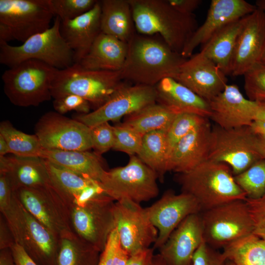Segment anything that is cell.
<instances>
[{
	"label": "cell",
	"mask_w": 265,
	"mask_h": 265,
	"mask_svg": "<svg viewBox=\"0 0 265 265\" xmlns=\"http://www.w3.org/2000/svg\"><path fill=\"white\" fill-rule=\"evenodd\" d=\"M35 132L43 149L85 151L92 148L91 128L56 111L42 115Z\"/></svg>",
	"instance_id": "4fadbf2b"
},
{
	"label": "cell",
	"mask_w": 265,
	"mask_h": 265,
	"mask_svg": "<svg viewBox=\"0 0 265 265\" xmlns=\"http://www.w3.org/2000/svg\"><path fill=\"white\" fill-rule=\"evenodd\" d=\"M121 72L86 70L74 63L58 70L52 85L54 99L69 94L86 100L94 110L104 105L122 82Z\"/></svg>",
	"instance_id": "8992f818"
},
{
	"label": "cell",
	"mask_w": 265,
	"mask_h": 265,
	"mask_svg": "<svg viewBox=\"0 0 265 265\" xmlns=\"http://www.w3.org/2000/svg\"><path fill=\"white\" fill-rule=\"evenodd\" d=\"M127 48V43L101 32L88 53L77 64L86 70L121 71Z\"/></svg>",
	"instance_id": "83f0119b"
},
{
	"label": "cell",
	"mask_w": 265,
	"mask_h": 265,
	"mask_svg": "<svg viewBox=\"0 0 265 265\" xmlns=\"http://www.w3.org/2000/svg\"><path fill=\"white\" fill-rule=\"evenodd\" d=\"M58 70L37 60L20 63L3 73L4 93L15 106H38L52 99V85Z\"/></svg>",
	"instance_id": "5b68a950"
},
{
	"label": "cell",
	"mask_w": 265,
	"mask_h": 265,
	"mask_svg": "<svg viewBox=\"0 0 265 265\" xmlns=\"http://www.w3.org/2000/svg\"><path fill=\"white\" fill-rule=\"evenodd\" d=\"M255 6L260 10L265 12V0H258L255 2Z\"/></svg>",
	"instance_id": "94428289"
},
{
	"label": "cell",
	"mask_w": 265,
	"mask_h": 265,
	"mask_svg": "<svg viewBox=\"0 0 265 265\" xmlns=\"http://www.w3.org/2000/svg\"><path fill=\"white\" fill-rule=\"evenodd\" d=\"M226 76L200 52L183 63L176 80L209 102L228 84Z\"/></svg>",
	"instance_id": "ac0fdd59"
},
{
	"label": "cell",
	"mask_w": 265,
	"mask_h": 265,
	"mask_svg": "<svg viewBox=\"0 0 265 265\" xmlns=\"http://www.w3.org/2000/svg\"><path fill=\"white\" fill-rule=\"evenodd\" d=\"M120 245L118 234L115 228L110 233L104 250L101 252L98 265H112L117 250Z\"/></svg>",
	"instance_id": "bcb514c9"
},
{
	"label": "cell",
	"mask_w": 265,
	"mask_h": 265,
	"mask_svg": "<svg viewBox=\"0 0 265 265\" xmlns=\"http://www.w3.org/2000/svg\"><path fill=\"white\" fill-rule=\"evenodd\" d=\"M13 193L28 212L56 237L74 232L70 207L54 185L44 189L20 187Z\"/></svg>",
	"instance_id": "8fae6325"
},
{
	"label": "cell",
	"mask_w": 265,
	"mask_h": 265,
	"mask_svg": "<svg viewBox=\"0 0 265 265\" xmlns=\"http://www.w3.org/2000/svg\"><path fill=\"white\" fill-rule=\"evenodd\" d=\"M13 190L7 176L0 172V211L8 209L13 198Z\"/></svg>",
	"instance_id": "7dc6e473"
},
{
	"label": "cell",
	"mask_w": 265,
	"mask_h": 265,
	"mask_svg": "<svg viewBox=\"0 0 265 265\" xmlns=\"http://www.w3.org/2000/svg\"><path fill=\"white\" fill-rule=\"evenodd\" d=\"M234 176L247 198L257 199L265 194V159H258L246 170Z\"/></svg>",
	"instance_id": "8d00e7d4"
},
{
	"label": "cell",
	"mask_w": 265,
	"mask_h": 265,
	"mask_svg": "<svg viewBox=\"0 0 265 265\" xmlns=\"http://www.w3.org/2000/svg\"><path fill=\"white\" fill-rule=\"evenodd\" d=\"M177 10L186 14H193L202 2L201 0H167Z\"/></svg>",
	"instance_id": "681fc988"
},
{
	"label": "cell",
	"mask_w": 265,
	"mask_h": 265,
	"mask_svg": "<svg viewBox=\"0 0 265 265\" xmlns=\"http://www.w3.org/2000/svg\"><path fill=\"white\" fill-rule=\"evenodd\" d=\"M61 20L56 17L53 25L41 33L32 36L19 46L0 42V62L13 67L28 60L42 61L58 70L75 63L74 53L60 31Z\"/></svg>",
	"instance_id": "277c9868"
},
{
	"label": "cell",
	"mask_w": 265,
	"mask_h": 265,
	"mask_svg": "<svg viewBox=\"0 0 265 265\" xmlns=\"http://www.w3.org/2000/svg\"><path fill=\"white\" fill-rule=\"evenodd\" d=\"M0 213L5 218L15 242L38 265H56L59 238L29 213L14 194L9 208Z\"/></svg>",
	"instance_id": "52a82bcc"
},
{
	"label": "cell",
	"mask_w": 265,
	"mask_h": 265,
	"mask_svg": "<svg viewBox=\"0 0 265 265\" xmlns=\"http://www.w3.org/2000/svg\"><path fill=\"white\" fill-rule=\"evenodd\" d=\"M209 103L210 118L223 129L250 126L256 120L258 102L246 98L236 84H227Z\"/></svg>",
	"instance_id": "d6986e66"
},
{
	"label": "cell",
	"mask_w": 265,
	"mask_h": 265,
	"mask_svg": "<svg viewBox=\"0 0 265 265\" xmlns=\"http://www.w3.org/2000/svg\"><path fill=\"white\" fill-rule=\"evenodd\" d=\"M10 154L9 146L4 138L0 134V157Z\"/></svg>",
	"instance_id": "6f0895ef"
},
{
	"label": "cell",
	"mask_w": 265,
	"mask_h": 265,
	"mask_svg": "<svg viewBox=\"0 0 265 265\" xmlns=\"http://www.w3.org/2000/svg\"><path fill=\"white\" fill-rule=\"evenodd\" d=\"M0 134L6 140L10 154L21 158H40L43 148L35 134L19 131L8 121L0 123Z\"/></svg>",
	"instance_id": "d590c367"
},
{
	"label": "cell",
	"mask_w": 265,
	"mask_h": 265,
	"mask_svg": "<svg viewBox=\"0 0 265 265\" xmlns=\"http://www.w3.org/2000/svg\"><path fill=\"white\" fill-rule=\"evenodd\" d=\"M155 86L122 82L102 106L87 114H78L74 119L90 128L100 124L119 120L157 102Z\"/></svg>",
	"instance_id": "7c38bea8"
},
{
	"label": "cell",
	"mask_w": 265,
	"mask_h": 265,
	"mask_svg": "<svg viewBox=\"0 0 265 265\" xmlns=\"http://www.w3.org/2000/svg\"><path fill=\"white\" fill-rule=\"evenodd\" d=\"M40 158L98 182L106 170L101 156L94 152L43 149Z\"/></svg>",
	"instance_id": "f546056e"
},
{
	"label": "cell",
	"mask_w": 265,
	"mask_h": 265,
	"mask_svg": "<svg viewBox=\"0 0 265 265\" xmlns=\"http://www.w3.org/2000/svg\"><path fill=\"white\" fill-rule=\"evenodd\" d=\"M208 118L190 113L177 114L166 133L168 158L177 143L191 131L208 121Z\"/></svg>",
	"instance_id": "74e56055"
},
{
	"label": "cell",
	"mask_w": 265,
	"mask_h": 265,
	"mask_svg": "<svg viewBox=\"0 0 265 265\" xmlns=\"http://www.w3.org/2000/svg\"><path fill=\"white\" fill-rule=\"evenodd\" d=\"M177 114L157 102L127 116L121 124L142 135L160 131L166 132Z\"/></svg>",
	"instance_id": "1f68e13d"
},
{
	"label": "cell",
	"mask_w": 265,
	"mask_h": 265,
	"mask_svg": "<svg viewBox=\"0 0 265 265\" xmlns=\"http://www.w3.org/2000/svg\"><path fill=\"white\" fill-rule=\"evenodd\" d=\"M148 215L158 231L153 248L159 249L172 232L187 216L201 212L196 200L189 194L165 191L161 197L145 208Z\"/></svg>",
	"instance_id": "e0dca14e"
},
{
	"label": "cell",
	"mask_w": 265,
	"mask_h": 265,
	"mask_svg": "<svg viewBox=\"0 0 265 265\" xmlns=\"http://www.w3.org/2000/svg\"><path fill=\"white\" fill-rule=\"evenodd\" d=\"M16 243L12 233L2 214L0 216V250L10 248Z\"/></svg>",
	"instance_id": "c3c4849f"
},
{
	"label": "cell",
	"mask_w": 265,
	"mask_h": 265,
	"mask_svg": "<svg viewBox=\"0 0 265 265\" xmlns=\"http://www.w3.org/2000/svg\"><path fill=\"white\" fill-rule=\"evenodd\" d=\"M96 0H46L47 5L61 21L74 19L91 10Z\"/></svg>",
	"instance_id": "f35d334b"
},
{
	"label": "cell",
	"mask_w": 265,
	"mask_h": 265,
	"mask_svg": "<svg viewBox=\"0 0 265 265\" xmlns=\"http://www.w3.org/2000/svg\"><path fill=\"white\" fill-rule=\"evenodd\" d=\"M259 62L265 66V45L263 49Z\"/></svg>",
	"instance_id": "6125c7cd"
},
{
	"label": "cell",
	"mask_w": 265,
	"mask_h": 265,
	"mask_svg": "<svg viewBox=\"0 0 265 265\" xmlns=\"http://www.w3.org/2000/svg\"><path fill=\"white\" fill-rule=\"evenodd\" d=\"M251 130L253 149L261 159H265V133L255 132Z\"/></svg>",
	"instance_id": "f5cc1de1"
},
{
	"label": "cell",
	"mask_w": 265,
	"mask_h": 265,
	"mask_svg": "<svg viewBox=\"0 0 265 265\" xmlns=\"http://www.w3.org/2000/svg\"><path fill=\"white\" fill-rule=\"evenodd\" d=\"M101 6V32L127 43L136 33L128 0H103Z\"/></svg>",
	"instance_id": "4dcf8cb0"
},
{
	"label": "cell",
	"mask_w": 265,
	"mask_h": 265,
	"mask_svg": "<svg viewBox=\"0 0 265 265\" xmlns=\"http://www.w3.org/2000/svg\"><path fill=\"white\" fill-rule=\"evenodd\" d=\"M244 88L248 99L259 102L265 100V66L256 63L243 75Z\"/></svg>",
	"instance_id": "ab89813d"
},
{
	"label": "cell",
	"mask_w": 265,
	"mask_h": 265,
	"mask_svg": "<svg viewBox=\"0 0 265 265\" xmlns=\"http://www.w3.org/2000/svg\"><path fill=\"white\" fill-rule=\"evenodd\" d=\"M245 18V16L227 25L213 34L203 45L201 52L215 63L226 75L231 74L237 41L243 26Z\"/></svg>",
	"instance_id": "f1b7e54d"
},
{
	"label": "cell",
	"mask_w": 265,
	"mask_h": 265,
	"mask_svg": "<svg viewBox=\"0 0 265 265\" xmlns=\"http://www.w3.org/2000/svg\"><path fill=\"white\" fill-rule=\"evenodd\" d=\"M265 45V12L257 8L245 16L232 59L231 74L243 75L260 61Z\"/></svg>",
	"instance_id": "44dd1931"
},
{
	"label": "cell",
	"mask_w": 265,
	"mask_h": 265,
	"mask_svg": "<svg viewBox=\"0 0 265 265\" xmlns=\"http://www.w3.org/2000/svg\"><path fill=\"white\" fill-rule=\"evenodd\" d=\"M258 105L256 120L265 121V100L258 102Z\"/></svg>",
	"instance_id": "680465c9"
},
{
	"label": "cell",
	"mask_w": 265,
	"mask_h": 265,
	"mask_svg": "<svg viewBox=\"0 0 265 265\" xmlns=\"http://www.w3.org/2000/svg\"><path fill=\"white\" fill-rule=\"evenodd\" d=\"M226 260L223 252H219L203 241L193 255L192 265H225Z\"/></svg>",
	"instance_id": "f6af8a7d"
},
{
	"label": "cell",
	"mask_w": 265,
	"mask_h": 265,
	"mask_svg": "<svg viewBox=\"0 0 265 265\" xmlns=\"http://www.w3.org/2000/svg\"><path fill=\"white\" fill-rule=\"evenodd\" d=\"M256 9L255 5L244 0H212L204 22L193 33L181 55L186 59L190 57L196 47L204 44L218 30Z\"/></svg>",
	"instance_id": "ffe728a7"
},
{
	"label": "cell",
	"mask_w": 265,
	"mask_h": 265,
	"mask_svg": "<svg viewBox=\"0 0 265 265\" xmlns=\"http://www.w3.org/2000/svg\"><path fill=\"white\" fill-rule=\"evenodd\" d=\"M176 180L182 192L196 200L201 212L247 198L231 168L224 163L207 159L188 172L177 173Z\"/></svg>",
	"instance_id": "3957f363"
},
{
	"label": "cell",
	"mask_w": 265,
	"mask_h": 265,
	"mask_svg": "<svg viewBox=\"0 0 265 265\" xmlns=\"http://www.w3.org/2000/svg\"><path fill=\"white\" fill-rule=\"evenodd\" d=\"M101 6L98 1L89 11L70 20L61 21V34L74 53L75 63L88 53L101 32Z\"/></svg>",
	"instance_id": "cb8c5ba5"
},
{
	"label": "cell",
	"mask_w": 265,
	"mask_h": 265,
	"mask_svg": "<svg viewBox=\"0 0 265 265\" xmlns=\"http://www.w3.org/2000/svg\"><path fill=\"white\" fill-rule=\"evenodd\" d=\"M0 172L7 176L13 191L20 187L44 189L53 185L40 158L0 157Z\"/></svg>",
	"instance_id": "d4e9b609"
},
{
	"label": "cell",
	"mask_w": 265,
	"mask_h": 265,
	"mask_svg": "<svg viewBox=\"0 0 265 265\" xmlns=\"http://www.w3.org/2000/svg\"><path fill=\"white\" fill-rule=\"evenodd\" d=\"M128 1L136 31L145 35L159 34L172 49L180 54L198 27L194 14L180 12L167 0Z\"/></svg>",
	"instance_id": "7a4b0ae2"
},
{
	"label": "cell",
	"mask_w": 265,
	"mask_h": 265,
	"mask_svg": "<svg viewBox=\"0 0 265 265\" xmlns=\"http://www.w3.org/2000/svg\"><path fill=\"white\" fill-rule=\"evenodd\" d=\"M42 159L53 183L70 207L82 205L94 196L105 193L98 181Z\"/></svg>",
	"instance_id": "484cf974"
},
{
	"label": "cell",
	"mask_w": 265,
	"mask_h": 265,
	"mask_svg": "<svg viewBox=\"0 0 265 265\" xmlns=\"http://www.w3.org/2000/svg\"><path fill=\"white\" fill-rule=\"evenodd\" d=\"M53 16L46 0H0V24L22 43L49 29Z\"/></svg>",
	"instance_id": "2e32d148"
},
{
	"label": "cell",
	"mask_w": 265,
	"mask_h": 265,
	"mask_svg": "<svg viewBox=\"0 0 265 265\" xmlns=\"http://www.w3.org/2000/svg\"><path fill=\"white\" fill-rule=\"evenodd\" d=\"M53 106L56 112L63 115L71 111H75L79 114H87L92 108L88 101L74 94L54 99Z\"/></svg>",
	"instance_id": "7bdbcfd3"
},
{
	"label": "cell",
	"mask_w": 265,
	"mask_h": 265,
	"mask_svg": "<svg viewBox=\"0 0 265 265\" xmlns=\"http://www.w3.org/2000/svg\"><path fill=\"white\" fill-rule=\"evenodd\" d=\"M212 130L208 120L179 141L168 157L167 171L186 173L207 160L211 148Z\"/></svg>",
	"instance_id": "603a6c76"
},
{
	"label": "cell",
	"mask_w": 265,
	"mask_h": 265,
	"mask_svg": "<svg viewBox=\"0 0 265 265\" xmlns=\"http://www.w3.org/2000/svg\"><path fill=\"white\" fill-rule=\"evenodd\" d=\"M113 130L114 144L112 149L130 156L137 155L141 147L143 135L121 124L113 126Z\"/></svg>",
	"instance_id": "60d3db41"
},
{
	"label": "cell",
	"mask_w": 265,
	"mask_h": 265,
	"mask_svg": "<svg viewBox=\"0 0 265 265\" xmlns=\"http://www.w3.org/2000/svg\"><path fill=\"white\" fill-rule=\"evenodd\" d=\"M155 87L157 93V102L177 114L190 113L210 118L209 103L176 80L164 78Z\"/></svg>",
	"instance_id": "4316f807"
},
{
	"label": "cell",
	"mask_w": 265,
	"mask_h": 265,
	"mask_svg": "<svg viewBox=\"0 0 265 265\" xmlns=\"http://www.w3.org/2000/svg\"><path fill=\"white\" fill-rule=\"evenodd\" d=\"M225 265H236V264L232 261L227 259Z\"/></svg>",
	"instance_id": "be15d7a7"
},
{
	"label": "cell",
	"mask_w": 265,
	"mask_h": 265,
	"mask_svg": "<svg viewBox=\"0 0 265 265\" xmlns=\"http://www.w3.org/2000/svg\"><path fill=\"white\" fill-rule=\"evenodd\" d=\"M127 53L121 70L123 80L156 86L162 79L176 80L186 60L161 38L135 33L127 42Z\"/></svg>",
	"instance_id": "6da1fadb"
},
{
	"label": "cell",
	"mask_w": 265,
	"mask_h": 265,
	"mask_svg": "<svg viewBox=\"0 0 265 265\" xmlns=\"http://www.w3.org/2000/svg\"><path fill=\"white\" fill-rule=\"evenodd\" d=\"M114 213L121 245L130 256L156 242L158 230L140 204L128 199L115 201Z\"/></svg>",
	"instance_id": "9a60e30c"
},
{
	"label": "cell",
	"mask_w": 265,
	"mask_h": 265,
	"mask_svg": "<svg viewBox=\"0 0 265 265\" xmlns=\"http://www.w3.org/2000/svg\"><path fill=\"white\" fill-rule=\"evenodd\" d=\"M165 132L157 131L145 134L137 157L154 171L163 181L167 170L168 159Z\"/></svg>",
	"instance_id": "836d02e7"
},
{
	"label": "cell",
	"mask_w": 265,
	"mask_h": 265,
	"mask_svg": "<svg viewBox=\"0 0 265 265\" xmlns=\"http://www.w3.org/2000/svg\"><path fill=\"white\" fill-rule=\"evenodd\" d=\"M156 173L137 156H130L123 166L105 170L99 183L104 193L115 201L128 199L135 203L149 201L159 195Z\"/></svg>",
	"instance_id": "9c48e42d"
},
{
	"label": "cell",
	"mask_w": 265,
	"mask_h": 265,
	"mask_svg": "<svg viewBox=\"0 0 265 265\" xmlns=\"http://www.w3.org/2000/svg\"><path fill=\"white\" fill-rule=\"evenodd\" d=\"M151 265H168L162 259L160 255L158 254L154 255Z\"/></svg>",
	"instance_id": "91938a15"
},
{
	"label": "cell",
	"mask_w": 265,
	"mask_h": 265,
	"mask_svg": "<svg viewBox=\"0 0 265 265\" xmlns=\"http://www.w3.org/2000/svg\"><path fill=\"white\" fill-rule=\"evenodd\" d=\"M154 251L150 247L131 256L126 265H151Z\"/></svg>",
	"instance_id": "f907efd6"
},
{
	"label": "cell",
	"mask_w": 265,
	"mask_h": 265,
	"mask_svg": "<svg viewBox=\"0 0 265 265\" xmlns=\"http://www.w3.org/2000/svg\"><path fill=\"white\" fill-rule=\"evenodd\" d=\"M130 257L121 244L117 250L112 265H126Z\"/></svg>",
	"instance_id": "db71d44e"
},
{
	"label": "cell",
	"mask_w": 265,
	"mask_h": 265,
	"mask_svg": "<svg viewBox=\"0 0 265 265\" xmlns=\"http://www.w3.org/2000/svg\"><path fill=\"white\" fill-rule=\"evenodd\" d=\"M199 214L204 241L214 249H224L253 234V223L245 200L232 201Z\"/></svg>",
	"instance_id": "ba28073f"
},
{
	"label": "cell",
	"mask_w": 265,
	"mask_h": 265,
	"mask_svg": "<svg viewBox=\"0 0 265 265\" xmlns=\"http://www.w3.org/2000/svg\"><path fill=\"white\" fill-rule=\"evenodd\" d=\"M0 265H17L10 248L0 250Z\"/></svg>",
	"instance_id": "11a10c76"
},
{
	"label": "cell",
	"mask_w": 265,
	"mask_h": 265,
	"mask_svg": "<svg viewBox=\"0 0 265 265\" xmlns=\"http://www.w3.org/2000/svg\"><path fill=\"white\" fill-rule=\"evenodd\" d=\"M236 265H265V240L254 234L223 249Z\"/></svg>",
	"instance_id": "e575fe53"
},
{
	"label": "cell",
	"mask_w": 265,
	"mask_h": 265,
	"mask_svg": "<svg viewBox=\"0 0 265 265\" xmlns=\"http://www.w3.org/2000/svg\"><path fill=\"white\" fill-rule=\"evenodd\" d=\"M92 148L99 155L112 149L114 144L113 126L108 122L91 128Z\"/></svg>",
	"instance_id": "b9f144b4"
},
{
	"label": "cell",
	"mask_w": 265,
	"mask_h": 265,
	"mask_svg": "<svg viewBox=\"0 0 265 265\" xmlns=\"http://www.w3.org/2000/svg\"><path fill=\"white\" fill-rule=\"evenodd\" d=\"M101 252L74 232L59 238L56 265H98Z\"/></svg>",
	"instance_id": "d6a6232c"
},
{
	"label": "cell",
	"mask_w": 265,
	"mask_h": 265,
	"mask_svg": "<svg viewBox=\"0 0 265 265\" xmlns=\"http://www.w3.org/2000/svg\"><path fill=\"white\" fill-rule=\"evenodd\" d=\"M249 127L253 132L265 133V121L256 120Z\"/></svg>",
	"instance_id": "9f6ffc18"
},
{
	"label": "cell",
	"mask_w": 265,
	"mask_h": 265,
	"mask_svg": "<svg viewBox=\"0 0 265 265\" xmlns=\"http://www.w3.org/2000/svg\"><path fill=\"white\" fill-rule=\"evenodd\" d=\"M245 201L252 219L253 234L265 240V194L260 198Z\"/></svg>",
	"instance_id": "ee69618b"
},
{
	"label": "cell",
	"mask_w": 265,
	"mask_h": 265,
	"mask_svg": "<svg viewBox=\"0 0 265 265\" xmlns=\"http://www.w3.org/2000/svg\"><path fill=\"white\" fill-rule=\"evenodd\" d=\"M260 159L253 149L249 126L225 129L216 125L212 128L208 159L227 164L235 176Z\"/></svg>",
	"instance_id": "5bb4252c"
},
{
	"label": "cell",
	"mask_w": 265,
	"mask_h": 265,
	"mask_svg": "<svg viewBox=\"0 0 265 265\" xmlns=\"http://www.w3.org/2000/svg\"><path fill=\"white\" fill-rule=\"evenodd\" d=\"M115 203L110 197L101 193L82 205L70 207L74 232L100 252L115 228Z\"/></svg>",
	"instance_id": "30bf717a"
},
{
	"label": "cell",
	"mask_w": 265,
	"mask_h": 265,
	"mask_svg": "<svg viewBox=\"0 0 265 265\" xmlns=\"http://www.w3.org/2000/svg\"><path fill=\"white\" fill-rule=\"evenodd\" d=\"M203 241L200 214H192L172 232L159 254L168 265H192L193 255Z\"/></svg>",
	"instance_id": "7402d4cb"
},
{
	"label": "cell",
	"mask_w": 265,
	"mask_h": 265,
	"mask_svg": "<svg viewBox=\"0 0 265 265\" xmlns=\"http://www.w3.org/2000/svg\"><path fill=\"white\" fill-rule=\"evenodd\" d=\"M10 249L17 265H38L23 247L17 243L12 245Z\"/></svg>",
	"instance_id": "816d5d0a"
}]
</instances>
